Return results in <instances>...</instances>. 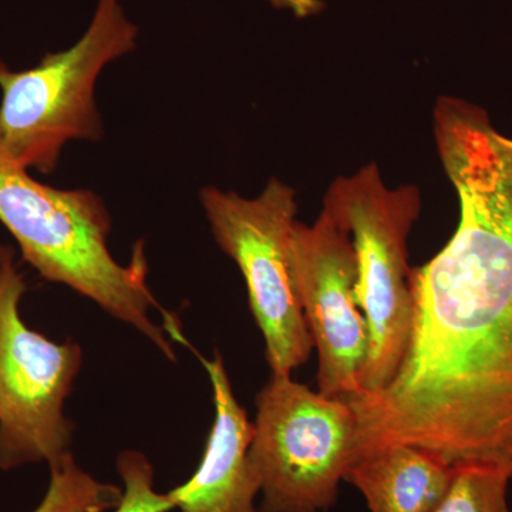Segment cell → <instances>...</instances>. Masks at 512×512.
I'll return each mask as SVG.
<instances>
[{"label": "cell", "instance_id": "obj_1", "mask_svg": "<svg viewBox=\"0 0 512 512\" xmlns=\"http://www.w3.org/2000/svg\"><path fill=\"white\" fill-rule=\"evenodd\" d=\"M0 224L42 278L92 299L174 359L167 329L151 319V309H158L175 322L148 289L143 244L126 266L113 258L107 247L111 218L99 195L39 183L0 153Z\"/></svg>", "mask_w": 512, "mask_h": 512}, {"label": "cell", "instance_id": "obj_2", "mask_svg": "<svg viewBox=\"0 0 512 512\" xmlns=\"http://www.w3.org/2000/svg\"><path fill=\"white\" fill-rule=\"evenodd\" d=\"M137 36L120 0H99L89 28L69 49L19 72L0 57V153L26 170L52 174L69 141L100 140L97 79L136 49Z\"/></svg>", "mask_w": 512, "mask_h": 512}, {"label": "cell", "instance_id": "obj_3", "mask_svg": "<svg viewBox=\"0 0 512 512\" xmlns=\"http://www.w3.org/2000/svg\"><path fill=\"white\" fill-rule=\"evenodd\" d=\"M323 208L349 229L356 254V301L367 323L369 355L356 397L387 386L402 363L413 320L407 238L421 211L416 185L387 187L377 163L336 178Z\"/></svg>", "mask_w": 512, "mask_h": 512}, {"label": "cell", "instance_id": "obj_4", "mask_svg": "<svg viewBox=\"0 0 512 512\" xmlns=\"http://www.w3.org/2000/svg\"><path fill=\"white\" fill-rule=\"evenodd\" d=\"M355 410L342 397L272 375L256 396L249 461L262 494L258 512H325L356 457Z\"/></svg>", "mask_w": 512, "mask_h": 512}, {"label": "cell", "instance_id": "obj_5", "mask_svg": "<svg viewBox=\"0 0 512 512\" xmlns=\"http://www.w3.org/2000/svg\"><path fill=\"white\" fill-rule=\"evenodd\" d=\"M201 204L212 235L234 259L247 284L249 308L264 335L272 375L291 376L313 348L291 261L296 191L278 178L255 198L204 188Z\"/></svg>", "mask_w": 512, "mask_h": 512}, {"label": "cell", "instance_id": "obj_6", "mask_svg": "<svg viewBox=\"0 0 512 512\" xmlns=\"http://www.w3.org/2000/svg\"><path fill=\"white\" fill-rule=\"evenodd\" d=\"M26 282L10 249L0 264V470L69 454L72 424L64 400L82 363L73 342L56 343L20 316Z\"/></svg>", "mask_w": 512, "mask_h": 512}, {"label": "cell", "instance_id": "obj_7", "mask_svg": "<svg viewBox=\"0 0 512 512\" xmlns=\"http://www.w3.org/2000/svg\"><path fill=\"white\" fill-rule=\"evenodd\" d=\"M289 245L303 315L318 350V392L355 397L369 355V332L356 301L349 229L323 208L312 225L295 222Z\"/></svg>", "mask_w": 512, "mask_h": 512}, {"label": "cell", "instance_id": "obj_8", "mask_svg": "<svg viewBox=\"0 0 512 512\" xmlns=\"http://www.w3.org/2000/svg\"><path fill=\"white\" fill-rule=\"evenodd\" d=\"M201 362L214 392L215 420L198 470L168 495L180 512H258L259 483L248 456L254 423L235 399L220 353Z\"/></svg>", "mask_w": 512, "mask_h": 512}, {"label": "cell", "instance_id": "obj_9", "mask_svg": "<svg viewBox=\"0 0 512 512\" xmlns=\"http://www.w3.org/2000/svg\"><path fill=\"white\" fill-rule=\"evenodd\" d=\"M456 470L421 448L399 443L357 456L345 481L365 497L370 512H433Z\"/></svg>", "mask_w": 512, "mask_h": 512}, {"label": "cell", "instance_id": "obj_10", "mask_svg": "<svg viewBox=\"0 0 512 512\" xmlns=\"http://www.w3.org/2000/svg\"><path fill=\"white\" fill-rule=\"evenodd\" d=\"M49 490L33 512H106L120 504L123 491L100 483L77 466L70 454L50 466Z\"/></svg>", "mask_w": 512, "mask_h": 512}, {"label": "cell", "instance_id": "obj_11", "mask_svg": "<svg viewBox=\"0 0 512 512\" xmlns=\"http://www.w3.org/2000/svg\"><path fill=\"white\" fill-rule=\"evenodd\" d=\"M510 478L493 467H457L453 483L433 512H510Z\"/></svg>", "mask_w": 512, "mask_h": 512}, {"label": "cell", "instance_id": "obj_12", "mask_svg": "<svg viewBox=\"0 0 512 512\" xmlns=\"http://www.w3.org/2000/svg\"><path fill=\"white\" fill-rule=\"evenodd\" d=\"M124 491L113 512H168L175 510L170 495L154 490V470L138 451H124L117 460Z\"/></svg>", "mask_w": 512, "mask_h": 512}, {"label": "cell", "instance_id": "obj_13", "mask_svg": "<svg viewBox=\"0 0 512 512\" xmlns=\"http://www.w3.org/2000/svg\"><path fill=\"white\" fill-rule=\"evenodd\" d=\"M9 247H5V245L0 244V264H2L3 259H5V256L9 254L10 252Z\"/></svg>", "mask_w": 512, "mask_h": 512}]
</instances>
